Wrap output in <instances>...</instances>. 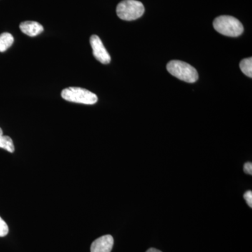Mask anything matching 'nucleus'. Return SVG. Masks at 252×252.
<instances>
[{"instance_id":"3","label":"nucleus","mask_w":252,"mask_h":252,"mask_svg":"<svg viewBox=\"0 0 252 252\" xmlns=\"http://www.w3.org/2000/svg\"><path fill=\"white\" fill-rule=\"evenodd\" d=\"M144 6L137 0H124L118 4L117 14L124 21H135L140 18L144 13Z\"/></svg>"},{"instance_id":"13","label":"nucleus","mask_w":252,"mask_h":252,"mask_svg":"<svg viewBox=\"0 0 252 252\" xmlns=\"http://www.w3.org/2000/svg\"><path fill=\"white\" fill-rule=\"evenodd\" d=\"M244 171L248 175H252V162H248L244 165Z\"/></svg>"},{"instance_id":"4","label":"nucleus","mask_w":252,"mask_h":252,"mask_svg":"<svg viewBox=\"0 0 252 252\" xmlns=\"http://www.w3.org/2000/svg\"><path fill=\"white\" fill-rule=\"evenodd\" d=\"M63 99L68 102L84 104H94L97 102V97L94 93L78 87H69L61 93Z\"/></svg>"},{"instance_id":"10","label":"nucleus","mask_w":252,"mask_h":252,"mask_svg":"<svg viewBox=\"0 0 252 252\" xmlns=\"http://www.w3.org/2000/svg\"><path fill=\"white\" fill-rule=\"evenodd\" d=\"M240 67L242 72H243L245 75L250 78L252 77V58L243 60V61L240 62Z\"/></svg>"},{"instance_id":"11","label":"nucleus","mask_w":252,"mask_h":252,"mask_svg":"<svg viewBox=\"0 0 252 252\" xmlns=\"http://www.w3.org/2000/svg\"><path fill=\"white\" fill-rule=\"evenodd\" d=\"M9 233V227L2 219L0 217V237H4Z\"/></svg>"},{"instance_id":"9","label":"nucleus","mask_w":252,"mask_h":252,"mask_svg":"<svg viewBox=\"0 0 252 252\" xmlns=\"http://www.w3.org/2000/svg\"><path fill=\"white\" fill-rule=\"evenodd\" d=\"M14 36L9 32H4L0 34V52H4L12 46L14 43Z\"/></svg>"},{"instance_id":"8","label":"nucleus","mask_w":252,"mask_h":252,"mask_svg":"<svg viewBox=\"0 0 252 252\" xmlns=\"http://www.w3.org/2000/svg\"><path fill=\"white\" fill-rule=\"evenodd\" d=\"M0 148L4 149L10 153H14L15 148L12 139L9 136L3 135V131L0 127Z\"/></svg>"},{"instance_id":"7","label":"nucleus","mask_w":252,"mask_h":252,"mask_svg":"<svg viewBox=\"0 0 252 252\" xmlns=\"http://www.w3.org/2000/svg\"><path fill=\"white\" fill-rule=\"evenodd\" d=\"M20 29L24 34L30 36H35L44 31L40 23L35 21H25L20 25Z\"/></svg>"},{"instance_id":"2","label":"nucleus","mask_w":252,"mask_h":252,"mask_svg":"<svg viewBox=\"0 0 252 252\" xmlns=\"http://www.w3.org/2000/svg\"><path fill=\"white\" fill-rule=\"evenodd\" d=\"M167 69L172 76L185 82L195 83L198 79L196 69L183 61H170L167 63Z\"/></svg>"},{"instance_id":"12","label":"nucleus","mask_w":252,"mask_h":252,"mask_svg":"<svg viewBox=\"0 0 252 252\" xmlns=\"http://www.w3.org/2000/svg\"><path fill=\"white\" fill-rule=\"evenodd\" d=\"M244 198H245V200H246L247 203H248L249 206L250 207H252V192L251 190H248L246 193L244 195Z\"/></svg>"},{"instance_id":"6","label":"nucleus","mask_w":252,"mask_h":252,"mask_svg":"<svg viewBox=\"0 0 252 252\" xmlns=\"http://www.w3.org/2000/svg\"><path fill=\"white\" fill-rule=\"evenodd\" d=\"M114 246L112 235H106L94 240L91 246V252H111Z\"/></svg>"},{"instance_id":"1","label":"nucleus","mask_w":252,"mask_h":252,"mask_svg":"<svg viewBox=\"0 0 252 252\" xmlns=\"http://www.w3.org/2000/svg\"><path fill=\"white\" fill-rule=\"evenodd\" d=\"M214 28L220 34L231 37L241 35L244 31L243 24L237 18L230 16H220L215 18Z\"/></svg>"},{"instance_id":"14","label":"nucleus","mask_w":252,"mask_h":252,"mask_svg":"<svg viewBox=\"0 0 252 252\" xmlns=\"http://www.w3.org/2000/svg\"><path fill=\"white\" fill-rule=\"evenodd\" d=\"M146 252H162L161 251H160V250H157V249L155 248H150L149 250H147Z\"/></svg>"},{"instance_id":"5","label":"nucleus","mask_w":252,"mask_h":252,"mask_svg":"<svg viewBox=\"0 0 252 252\" xmlns=\"http://www.w3.org/2000/svg\"><path fill=\"white\" fill-rule=\"evenodd\" d=\"M90 43L94 57L102 64H109L111 57L98 36H91Z\"/></svg>"}]
</instances>
